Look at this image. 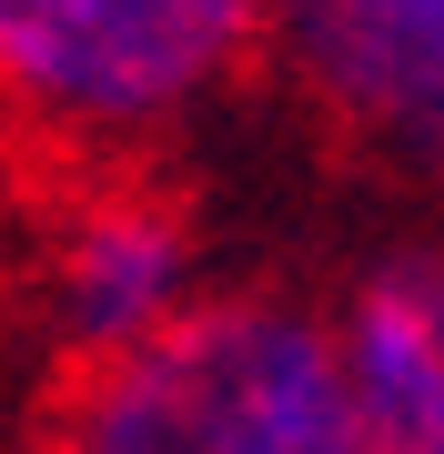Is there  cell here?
Returning a JSON list of instances; mask_svg holds the SVG:
<instances>
[{"label": "cell", "instance_id": "1", "mask_svg": "<svg viewBox=\"0 0 444 454\" xmlns=\"http://www.w3.org/2000/svg\"><path fill=\"white\" fill-rule=\"evenodd\" d=\"M61 454H374L344 394L333 313L293 293H202L142 354L91 364Z\"/></svg>", "mask_w": 444, "mask_h": 454}, {"label": "cell", "instance_id": "2", "mask_svg": "<svg viewBox=\"0 0 444 454\" xmlns=\"http://www.w3.org/2000/svg\"><path fill=\"white\" fill-rule=\"evenodd\" d=\"M263 0H31L0 20V112L61 142H142L222 91Z\"/></svg>", "mask_w": 444, "mask_h": 454}, {"label": "cell", "instance_id": "3", "mask_svg": "<svg viewBox=\"0 0 444 454\" xmlns=\"http://www.w3.org/2000/svg\"><path fill=\"white\" fill-rule=\"evenodd\" d=\"M293 71L354 142L444 172V0H323L293 20Z\"/></svg>", "mask_w": 444, "mask_h": 454}, {"label": "cell", "instance_id": "4", "mask_svg": "<svg viewBox=\"0 0 444 454\" xmlns=\"http://www.w3.org/2000/svg\"><path fill=\"white\" fill-rule=\"evenodd\" d=\"M192 223L152 192H101L91 212H71L61 253H51V333L61 354L121 364L152 333H172L192 313Z\"/></svg>", "mask_w": 444, "mask_h": 454}, {"label": "cell", "instance_id": "5", "mask_svg": "<svg viewBox=\"0 0 444 454\" xmlns=\"http://www.w3.org/2000/svg\"><path fill=\"white\" fill-rule=\"evenodd\" d=\"M333 354L374 454H444V243L363 262L333 303Z\"/></svg>", "mask_w": 444, "mask_h": 454}, {"label": "cell", "instance_id": "6", "mask_svg": "<svg viewBox=\"0 0 444 454\" xmlns=\"http://www.w3.org/2000/svg\"><path fill=\"white\" fill-rule=\"evenodd\" d=\"M263 11H293V20H303V11H323V0H263Z\"/></svg>", "mask_w": 444, "mask_h": 454}, {"label": "cell", "instance_id": "7", "mask_svg": "<svg viewBox=\"0 0 444 454\" xmlns=\"http://www.w3.org/2000/svg\"><path fill=\"white\" fill-rule=\"evenodd\" d=\"M20 11H31V0H0V20H20Z\"/></svg>", "mask_w": 444, "mask_h": 454}]
</instances>
